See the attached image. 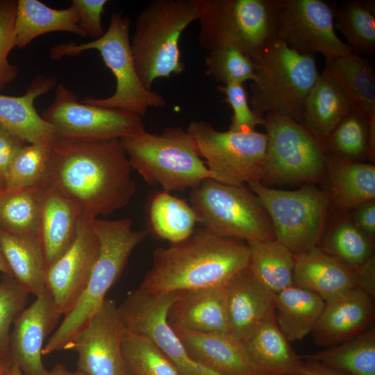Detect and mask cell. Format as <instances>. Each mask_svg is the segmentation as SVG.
I'll list each match as a JSON object with an SVG mask.
<instances>
[{
    "label": "cell",
    "instance_id": "f907efd6",
    "mask_svg": "<svg viewBox=\"0 0 375 375\" xmlns=\"http://www.w3.org/2000/svg\"><path fill=\"white\" fill-rule=\"evenodd\" d=\"M305 375H352L348 372L332 368L317 361L304 359Z\"/></svg>",
    "mask_w": 375,
    "mask_h": 375
},
{
    "label": "cell",
    "instance_id": "4dcf8cb0",
    "mask_svg": "<svg viewBox=\"0 0 375 375\" xmlns=\"http://www.w3.org/2000/svg\"><path fill=\"white\" fill-rule=\"evenodd\" d=\"M324 304L318 294L293 284L276 294L277 325L289 342L302 340L312 333Z\"/></svg>",
    "mask_w": 375,
    "mask_h": 375
},
{
    "label": "cell",
    "instance_id": "e575fe53",
    "mask_svg": "<svg viewBox=\"0 0 375 375\" xmlns=\"http://www.w3.org/2000/svg\"><path fill=\"white\" fill-rule=\"evenodd\" d=\"M148 215L152 233L171 244L190 237L197 222L196 213L190 205L164 191L155 194L150 199Z\"/></svg>",
    "mask_w": 375,
    "mask_h": 375
},
{
    "label": "cell",
    "instance_id": "7bdbcfd3",
    "mask_svg": "<svg viewBox=\"0 0 375 375\" xmlns=\"http://www.w3.org/2000/svg\"><path fill=\"white\" fill-rule=\"evenodd\" d=\"M28 294L14 276L3 274L0 282V356L10 361V328L26 308Z\"/></svg>",
    "mask_w": 375,
    "mask_h": 375
},
{
    "label": "cell",
    "instance_id": "f35d334b",
    "mask_svg": "<svg viewBox=\"0 0 375 375\" xmlns=\"http://www.w3.org/2000/svg\"><path fill=\"white\" fill-rule=\"evenodd\" d=\"M340 214L341 217L324 230L317 247L342 262L356 267L374 256V242L354 224L350 216Z\"/></svg>",
    "mask_w": 375,
    "mask_h": 375
},
{
    "label": "cell",
    "instance_id": "6da1fadb",
    "mask_svg": "<svg viewBox=\"0 0 375 375\" xmlns=\"http://www.w3.org/2000/svg\"><path fill=\"white\" fill-rule=\"evenodd\" d=\"M132 168L120 139L57 138L51 144L42 185L72 200L90 219L126 206L136 191Z\"/></svg>",
    "mask_w": 375,
    "mask_h": 375
},
{
    "label": "cell",
    "instance_id": "8d00e7d4",
    "mask_svg": "<svg viewBox=\"0 0 375 375\" xmlns=\"http://www.w3.org/2000/svg\"><path fill=\"white\" fill-rule=\"evenodd\" d=\"M306 360L348 372L352 375H375V328L326 349L303 356Z\"/></svg>",
    "mask_w": 375,
    "mask_h": 375
},
{
    "label": "cell",
    "instance_id": "8992f818",
    "mask_svg": "<svg viewBox=\"0 0 375 375\" xmlns=\"http://www.w3.org/2000/svg\"><path fill=\"white\" fill-rule=\"evenodd\" d=\"M253 60L252 109L260 115L278 113L302 124L307 97L319 75L315 56L276 40Z\"/></svg>",
    "mask_w": 375,
    "mask_h": 375
},
{
    "label": "cell",
    "instance_id": "836d02e7",
    "mask_svg": "<svg viewBox=\"0 0 375 375\" xmlns=\"http://www.w3.org/2000/svg\"><path fill=\"white\" fill-rule=\"evenodd\" d=\"M249 268L269 290L277 294L294 284V255L274 240L247 242Z\"/></svg>",
    "mask_w": 375,
    "mask_h": 375
},
{
    "label": "cell",
    "instance_id": "9c48e42d",
    "mask_svg": "<svg viewBox=\"0 0 375 375\" xmlns=\"http://www.w3.org/2000/svg\"><path fill=\"white\" fill-rule=\"evenodd\" d=\"M190 199L197 222L217 234L246 242L275 239L266 210L245 185L207 178L191 190Z\"/></svg>",
    "mask_w": 375,
    "mask_h": 375
},
{
    "label": "cell",
    "instance_id": "9f6ffc18",
    "mask_svg": "<svg viewBox=\"0 0 375 375\" xmlns=\"http://www.w3.org/2000/svg\"><path fill=\"white\" fill-rule=\"evenodd\" d=\"M122 375H133L131 374L126 367L124 369V372Z\"/></svg>",
    "mask_w": 375,
    "mask_h": 375
},
{
    "label": "cell",
    "instance_id": "7402d4cb",
    "mask_svg": "<svg viewBox=\"0 0 375 375\" xmlns=\"http://www.w3.org/2000/svg\"><path fill=\"white\" fill-rule=\"evenodd\" d=\"M188 355L221 375H260L244 344L228 333H201L172 327Z\"/></svg>",
    "mask_w": 375,
    "mask_h": 375
},
{
    "label": "cell",
    "instance_id": "bcb514c9",
    "mask_svg": "<svg viewBox=\"0 0 375 375\" xmlns=\"http://www.w3.org/2000/svg\"><path fill=\"white\" fill-rule=\"evenodd\" d=\"M107 0H73L72 5L76 8L79 26L87 36L94 40L101 37L104 31L101 24V15Z\"/></svg>",
    "mask_w": 375,
    "mask_h": 375
},
{
    "label": "cell",
    "instance_id": "2e32d148",
    "mask_svg": "<svg viewBox=\"0 0 375 375\" xmlns=\"http://www.w3.org/2000/svg\"><path fill=\"white\" fill-rule=\"evenodd\" d=\"M117 307L115 300L106 299L63 348L77 353V369L87 375H122L124 372V326Z\"/></svg>",
    "mask_w": 375,
    "mask_h": 375
},
{
    "label": "cell",
    "instance_id": "7dc6e473",
    "mask_svg": "<svg viewBox=\"0 0 375 375\" xmlns=\"http://www.w3.org/2000/svg\"><path fill=\"white\" fill-rule=\"evenodd\" d=\"M26 144L0 124V190L6 188L10 165Z\"/></svg>",
    "mask_w": 375,
    "mask_h": 375
},
{
    "label": "cell",
    "instance_id": "d6a6232c",
    "mask_svg": "<svg viewBox=\"0 0 375 375\" xmlns=\"http://www.w3.org/2000/svg\"><path fill=\"white\" fill-rule=\"evenodd\" d=\"M327 156L363 162L374 160L375 118L351 109L322 143Z\"/></svg>",
    "mask_w": 375,
    "mask_h": 375
},
{
    "label": "cell",
    "instance_id": "d6986e66",
    "mask_svg": "<svg viewBox=\"0 0 375 375\" xmlns=\"http://www.w3.org/2000/svg\"><path fill=\"white\" fill-rule=\"evenodd\" d=\"M225 287L228 333L244 343L275 315L276 294L249 267L232 276Z\"/></svg>",
    "mask_w": 375,
    "mask_h": 375
},
{
    "label": "cell",
    "instance_id": "1f68e13d",
    "mask_svg": "<svg viewBox=\"0 0 375 375\" xmlns=\"http://www.w3.org/2000/svg\"><path fill=\"white\" fill-rule=\"evenodd\" d=\"M324 71L340 85L354 109L375 118V74L369 60L351 52L326 58Z\"/></svg>",
    "mask_w": 375,
    "mask_h": 375
},
{
    "label": "cell",
    "instance_id": "5b68a950",
    "mask_svg": "<svg viewBox=\"0 0 375 375\" xmlns=\"http://www.w3.org/2000/svg\"><path fill=\"white\" fill-rule=\"evenodd\" d=\"M197 20L193 0H153L138 14L131 40L136 70L142 85L185 69L179 49L185 29Z\"/></svg>",
    "mask_w": 375,
    "mask_h": 375
},
{
    "label": "cell",
    "instance_id": "ab89813d",
    "mask_svg": "<svg viewBox=\"0 0 375 375\" xmlns=\"http://www.w3.org/2000/svg\"><path fill=\"white\" fill-rule=\"evenodd\" d=\"M122 353L125 367L133 375H178L169 358L149 338L125 328Z\"/></svg>",
    "mask_w": 375,
    "mask_h": 375
},
{
    "label": "cell",
    "instance_id": "5bb4252c",
    "mask_svg": "<svg viewBox=\"0 0 375 375\" xmlns=\"http://www.w3.org/2000/svg\"><path fill=\"white\" fill-rule=\"evenodd\" d=\"M180 292L157 294L141 288L128 292L117 307L124 328L149 338L169 358L178 375H221L194 361L167 323L168 308Z\"/></svg>",
    "mask_w": 375,
    "mask_h": 375
},
{
    "label": "cell",
    "instance_id": "d590c367",
    "mask_svg": "<svg viewBox=\"0 0 375 375\" xmlns=\"http://www.w3.org/2000/svg\"><path fill=\"white\" fill-rule=\"evenodd\" d=\"M42 198V185L0 190V228L40 236Z\"/></svg>",
    "mask_w": 375,
    "mask_h": 375
},
{
    "label": "cell",
    "instance_id": "603a6c76",
    "mask_svg": "<svg viewBox=\"0 0 375 375\" xmlns=\"http://www.w3.org/2000/svg\"><path fill=\"white\" fill-rule=\"evenodd\" d=\"M56 84L54 76L39 75L22 96L0 94V124L27 144L53 142L57 138L55 128L38 114L34 101Z\"/></svg>",
    "mask_w": 375,
    "mask_h": 375
},
{
    "label": "cell",
    "instance_id": "4fadbf2b",
    "mask_svg": "<svg viewBox=\"0 0 375 375\" xmlns=\"http://www.w3.org/2000/svg\"><path fill=\"white\" fill-rule=\"evenodd\" d=\"M42 117L61 138L110 140L145 130L140 115L79 101L76 94L62 83L57 85L55 98Z\"/></svg>",
    "mask_w": 375,
    "mask_h": 375
},
{
    "label": "cell",
    "instance_id": "8fae6325",
    "mask_svg": "<svg viewBox=\"0 0 375 375\" xmlns=\"http://www.w3.org/2000/svg\"><path fill=\"white\" fill-rule=\"evenodd\" d=\"M267 138L261 183L299 185L323 183L327 155L303 124L280 114L266 113Z\"/></svg>",
    "mask_w": 375,
    "mask_h": 375
},
{
    "label": "cell",
    "instance_id": "60d3db41",
    "mask_svg": "<svg viewBox=\"0 0 375 375\" xmlns=\"http://www.w3.org/2000/svg\"><path fill=\"white\" fill-rule=\"evenodd\" d=\"M52 142L24 144L10 165L6 188L41 186L45 179Z\"/></svg>",
    "mask_w": 375,
    "mask_h": 375
},
{
    "label": "cell",
    "instance_id": "cb8c5ba5",
    "mask_svg": "<svg viewBox=\"0 0 375 375\" xmlns=\"http://www.w3.org/2000/svg\"><path fill=\"white\" fill-rule=\"evenodd\" d=\"M293 282L327 301L355 288L356 268L315 247L294 255Z\"/></svg>",
    "mask_w": 375,
    "mask_h": 375
},
{
    "label": "cell",
    "instance_id": "7c38bea8",
    "mask_svg": "<svg viewBox=\"0 0 375 375\" xmlns=\"http://www.w3.org/2000/svg\"><path fill=\"white\" fill-rule=\"evenodd\" d=\"M187 131L194 139L211 179L231 185L260 183L263 176L266 133L219 131L203 120L192 121Z\"/></svg>",
    "mask_w": 375,
    "mask_h": 375
},
{
    "label": "cell",
    "instance_id": "7a4b0ae2",
    "mask_svg": "<svg viewBox=\"0 0 375 375\" xmlns=\"http://www.w3.org/2000/svg\"><path fill=\"white\" fill-rule=\"evenodd\" d=\"M249 262L247 243L201 228L183 241L157 248L140 288L165 294L224 285Z\"/></svg>",
    "mask_w": 375,
    "mask_h": 375
},
{
    "label": "cell",
    "instance_id": "e0dca14e",
    "mask_svg": "<svg viewBox=\"0 0 375 375\" xmlns=\"http://www.w3.org/2000/svg\"><path fill=\"white\" fill-rule=\"evenodd\" d=\"M92 219L82 215L72 244L48 268L47 289L64 316L85 290L99 255L100 243Z\"/></svg>",
    "mask_w": 375,
    "mask_h": 375
},
{
    "label": "cell",
    "instance_id": "ac0fdd59",
    "mask_svg": "<svg viewBox=\"0 0 375 375\" xmlns=\"http://www.w3.org/2000/svg\"><path fill=\"white\" fill-rule=\"evenodd\" d=\"M61 315L46 289L14 322L10 334L9 357L23 375L45 374L42 358L44 342Z\"/></svg>",
    "mask_w": 375,
    "mask_h": 375
},
{
    "label": "cell",
    "instance_id": "ba28073f",
    "mask_svg": "<svg viewBox=\"0 0 375 375\" xmlns=\"http://www.w3.org/2000/svg\"><path fill=\"white\" fill-rule=\"evenodd\" d=\"M280 0H193L198 42L209 51L233 47L252 60L276 39Z\"/></svg>",
    "mask_w": 375,
    "mask_h": 375
},
{
    "label": "cell",
    "instance_id": "f5cc1de1",
    "mask_svg": "<svg viewBox=\"0 0 375 375\" xmlns=\"http://www.w3.org/2000/svg\"><path fill=\"white\" fill-rule=\"evenodd\" d=\"M0 272L3 274H6L10 276H13L12 270L9 267L4 256L2 252L1 245H0Z\"/></svg>",
    "mask_w": 375,
    "mask_h": 375
},
{
    "label": "cell",
    "instance_id": "4316f807",
    "mask_svg": "<svg viewBox=\"0 0 375 375\" xmlns=\"http://www.w3.org/2000/svg\"><path fill=\"white\" fill-rule=\"evenodd\" d=\"M274 315L244 344L260 375H305L304 358L294 351Z\"/></svg>",
    "mask_w": 375,
    "mask_h": 375
},
{
    "label": "cell",
    "instance_id": "816d5d0a",
    "mask_svg": "<svg viewBox=\"0 0 375 375\" xmlns=\"http://www.w3.org/2000/svg\"><path fill=\"white\" fill-rule=\"evenodd\" d=\"M44 375H87L78 370L70 371L65 365L61 363H56L51 369L47 370Z\"/></svg>",
    "mask_w": 375,
    "mask_h": 375
},
{
    "label": "cell",
    "instance_id": "484cf974",
    "mask_svg": "<svg viewBox=\"0 0 375 375\" xmlns=\"http://www.w3.org/2000/svg\"><path fill=\"white\" fill-rule=\"evenodd\" d=\"M40 237L48 268L72 244L83 213L59 192L42 185Z\"/></svg>",
    "mask_w": 375,
    "mask_h": 375
},
{
    "label": "cell",
    "instance_id": "52a82bcc",
    "mask_svg": "<svg viewBox=\"0 0 375 375\" xmlns=\"http://www.w3.org/2000/svg\"><path fill=\"white\" fill-rule=\"evenodd\" d=\"M130 24L128 16L113 12L109 26L101 37L81 44L74 42L58 44L51 48L49 56L51 60H58L65 56H78L90 49L98 51L105 65L115 78V91L108 97H86L81 101L126 110L142 117L149 108L163 107L166 101L159 93L147 89L138 76L131 48Z\"/></svg>",
    "mask_w": 375,
    "mask_h": 375
},
{
    "label": "cell",
    "instance_id": "c3c4849f",
    "mask_svg": "<svg viewBox=\"0 0 375 375\" xmlns=\"http://www.w3.org/2000/svg\"><path fill=\"white\" fill-rule=\"evenodd\" d=\"M350 217L354 224L373 242L375 238V200L360 204L351 210Z\"/></svg>",
    "mask_w": 375,
    "mask_h": 375
},
{
    "label": "cell",
    "instance_id": "3957f363",
    "mask_svg": "<svg viewBox=\"0 0 375 375\" xmlns=\"http://www.w3.org/2000/svg\"><path fill=\"white\" fill-rule=\"evenodd\" d=\"M91 224L99 238L100 248L88 283L44 345L42 355L63 350L69 340L87 324L120 277L132 251L148 234L147 230L133 229L131 218L113 220L95 218L91 220Z\"/></svg>",
    "mask_w": 375,
    "mask_h": 375
},
{
    "label": "cell",
    "instance_id": "b9f144b4",
    "mask_svg": "<svg viewBox=\"0 0 375 375\" xmlns=\"http://www.w3.org/2000/svg\"><path fill=\"white\" fill-rule=\"evenodd\" d=\"M205 65L206 76L222 85L243 84L255 78L253 60L233 47L222 46L208 51Z\"/></svg>",
    "mask_w": 375,
    "mask_h": 375
},
{
    "label": "cell",
    "instance_id": "f546056e",
    "mask_svg": "<svg viewBox=\"0 0 375 375\" xmlns=\"http://www.w3.org/2000/svg\"><path fill=\"white\" fill-rule=\"evenodd\" d=\"M56 31L87 36L79 26L78 15L73 5L55 9L38 0L17 1L14 24L17 47L23 49L36 38Z\"/></svg>",
    "mask_w": 375,
    "mask_h": 375
},
{
    "label": "cell",
    "instance_id": "83f0119b",
    "mask_svg": "<svg viewBox=\"0 0 375 375\" xmlns=\"http://www.w3.org/2000/svg\"><path fill=\"white\" fill-rule=\"evenodd\" d=\"M0 245L17 282L35 297L43 293L48 267L41 237L12 234L0 228Z\"/></svg>",
    "mask_w": 375,
    "mask_h": 375
},
{
    "label": "cell",
    "instance_id": "74e56055",
    "mask_svg": "<svg viewBox=\"0 0 375 375\" xmlns=\"http://www.w3.org/2000/svg\"><path fill=\"white\" fill-rule=\"evenodd\" d=\"M335 28L351 51L362 57L375 51L374 1H346L335 8Z\"/></svg>",
    "mask_w": 375,
    "mask_h": 375
},
{
    "label": "cell",
    "instance_id": "db71d44e",
    "mask_svg": "<svg viewBox=\"0 0 375 375\" xmlns=\"http://www.w3.org/2000/svg\"><path fill=\"white\" fill-rule=\"evenodd\" d=\"M12 363L9 360L0 356V375H6Z\"/></svg>",
    "mask_w": 375,
    "mask_h": 375
},
{
    "label": "cell",
    "instance_id": "30bf717a",
    "mask_svg": "<svg viewBox=\"0 0 375 375\" xmlns=\"http://www.w3.org/2000/svg\"><path fill=\"white\" fill-rule=\"evenodd\" d=\"M266 210L275 239L297 255L317 247L331 208L326 189L306 184L292 191L260 183L248 184Z\"/></svg>",
    "mask_w": 375,
    "mask_h": 375
},
{
    "label": "cell",
    "instance_id": "f6af8a7d",
    "mask_svg": "<svg viewBox=\"0 0 375 375\" xmlns=\"http://www.w3.org/2000/svg\"><path fill=\"white\" fill-rule=\"evenodd\" d=\"M218 90L224 94L225 101L233 110L229 129L243 132L255 131L258 125L264 126L265 117L258 114L249 105L244 84L231 83L220 85Z\"/></svg>",
    "mask_w": 375,
    "mask_h": 375
},
{
    "label": "cell",
    "instance_id": "681fc988",
    "mask_svg": "<svg viewBox=\"0 0 375 375\" xmlns=\"http://www.w3.org/2000/svg\"><path fill=\"white\" fill-rule=\"evenodd\" d=\"M356 268L355 288L359 289L375 298V257L372 256L365 262Z\"/></svg>",
    "mask_w": 375,
    "mask_h": 375
},
{
    "label": "cell",
    "instance_id": "ee69618b",
    "mask_svg": "<svg viewBox=\"0 0 375 375\" xmlns=\"http://www.w3.org/2000/svg\"><path fill=\"white\" fill-rule=\"evenodd\" d=\"M17 2L0 0V90L19 74L18 67L8 60L10 51L16 47L14 24Z\"/></svg>",
    "mask_w": 375,
    "mask_h": 375
},
{
    "label": "cell",
    "instance_id": "ffe728a7",
    "mask_svg": "<svg viewBox=\"0 0 375 375\" xmlns=\"http://www.w3.org/2000/svg\"><path fill=\"white\" fill-rule=\"evenodd\" d=\"M374 300L353 288L325 301L311 333L316 344L326 348L335 346L367 329L374 319Z\"/></svg>",
    "mask_w": 375,
    "mask_h": 375
},
{
    "label": "cell",
    "instance_id": "d4e9b609",
    "mask_svg": "<svg viewBox=\"0 0 375 375\" xmlns=\"http://www.w3.org/2000/svg\"><path fill=\"white\" fill-rule=\"evenodd\" d=\"M324 182L331 206L339 213L350 212L360 204L375 200V166L327 156Z\"/></svg>",
    "mask_w": 375,
    "mask_h": 375
},
{
    "label": "cell",
    "instance_id": "44dd1931",
    "mask_svg": "<svg viewBox=\"0 0 375 375\" xmlns=\"http://www.w3.org/2000/svg\"><path fill=\"white\" fill-rule=\"evenodd\" d=\"M167 321L171 327L228 333L225 285L181 291L168 308Z\"/></svg>",
    "mask_w": 375,
    "mask_h": 375
},
{
    "label": "cell",
    "instance_id": "9a60e30c",
    "mask_svg": "<svg viewBox=\"0 0 375 375\" xmlns=\"http://www.w3.org/2000/svg\"><path fill=\"white\" fill-rule=\"evenodd\" d=\"M335 8L323 0H280L276 39L302 53L326 58L352 52L335 31Z\"/></svg>",
    "mask_w": 375,
    "mask_h": 375
},
{
    "label": "cell",
    "instance_id": "11a10c76",
    "mask_svg": "<svg viewBox=\"0 0 375 375\" xmlns=\"http://www.w3.org/2000/svg\"><path fill=\"white\" fill-rule=\"evenodd\" d=\"M6 375H23V374L17 365L12 364Z\"/></svg>",
    "mask_w": 375,
    "mask_h": 375
},
{
    "label": "cell",
    "instance_id": "f1b7e54d",
    "mask_svg": "<svg viewBox=\"0 0 375 375\" xmlns=\"http://www.w3.org/2000/svg\"><path fill=\"white\" fill-rule=\"evenodd\" d=\"M353 108L340 85L324 71L307 97L302 124L322 144Z\"/></svg>",
    "mask_w": 375,
    "mask_h": 375
},
{
    "label": "cell",
    "instance_id": "277c9868",
    "mask_svg": "<svg viewBox=\"0 0 375 375\" xmlns=\"http://www.w3.org/2000/svg\"><path fill=\"white\" fill-rule=\"evenodd\" d=\"M120 141L132 169L164 192L192 190L211 178L194 139L181 127H168L160 134L144 130Z\"/></svg>",
    "mask_w": 375,
    "mask_h": 375
}]
</instances>
